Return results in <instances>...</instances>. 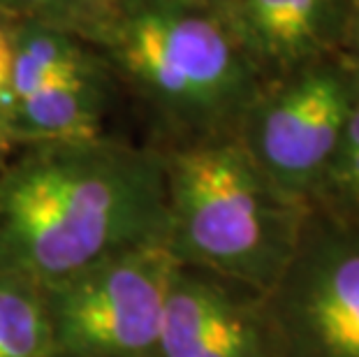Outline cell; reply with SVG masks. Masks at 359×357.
<instances>
[{"label": "cell", "mask_w": 359, "mask_h": 357, "mask_svg": "<svg viewBox=\"0 0 359 357\" xmlns=\"http://www.w3.org/2000/svg\"><path fill=\"white\" fill-rule=\"evenodd\" d=\"M309 207L339 218L359 220V77L341 142Z\"/></svg>", "instance_id": "obj_11"}, {"label": "cell", "mask_w": 359, "mask_h": 357, "mask_svg": "<svg viewBox=\"0 0 359 357\" xmlns=\"http://www.w3.org/2000/svg\"><path fill=\"white\" fill-rule=\"evenodd\" d=\"M339 56L359 70V0H350L346 33H343Z\"/></svg>", "instance_id": "obj_14"}, {"label": "cell", "mask_w": 359, "mask_h": 357, "mask_svg": "<svg viewBox=\"0 0 359 357\" xmlns=\"http://www.w3.org/2000/svg\"><path fill=\"white\" fill-rule=\"evenodd\" d=\"M177 267L151 244L42 288L51 357H156Z\"/></svg>", "instance_id": "obj_4"}, {"label": "cell", "mask_w": 359, "mask_h": 357, "mask_svg": "<svg viewBox=\"0 0 359 357\" xmlns=\"http://www.w3.org/2000/svg\"><path fill=\"white\" fill-rule=\"evenodd\" d=\"M109 7L111 0H0V19L7 24L35 21L67 30L93 47Z\"/></svg>", "instance_id": "obj_12"}, {"label": "cell", "mask_w": 359, "mask_h": 357, "mask_svg": "<svg viewBox=\"0 0 359 357\" xmlns=\"http://www.w3.org/2000/svg\"><path fill=\"white\" fill-rule=\"evenodd\" d=\"M156 357H287L262 292L206 269L174 271Z\"/></svg>", "instance_id": "obj_7"}, {"label": "cell", "mask_w": 359, "mask_h": 357, "mask_svg": "<svg viewBox=\"0 0 359 357\" xmlns=\"http://www.w3.org/2000/svg\"><path fill=\"white\" fill-rule=\"evenodd\" d=\"M264 299L287 357H359V220L309 207Z\"/></svg>", "instance_id": "obj_6"}, {"label": "cell", "mask_w": 359, "mask_h": 357, "mask_svg": "<svg viewBox=\"0 0 359 357\" xmlns=\"http://www.w3.org/2000/svg\"><path fill=\"white\" fill-rule=\"evenodd\" d=\"M114 86L116 79L95 49L81 65L12 100L10 135L14 149L104 137Z\"/></svg>", "instance_id": "obj_9"}, {"label": "cell", "mask_w": 359, "mask_h": 357, "mask_svg": "<svg viewBox=\"0 0 359 357\" xmlns=\"http://www.w3.org/2000/svg\"><path fill=\"white\" fill-rule=\"evenodd\" d=\"M357 67L323 58L266 81L236 140L278 191L311 204L341 142L357 93Z\"/></svg>", "instance_id": "obj_5"}, {"label": "cell", "mask_w": 359, "mask_h": 357, "mask_svg": "<svg viewBox=\"0 0 359 357\" xmlns=\"http://www.w3.org/2000/svg\"><path fill=\"white\" fill-rule=\"evenodd\" d=\"M93 49L133 95L160 154L236 137L266 83L218 14L177 0H111Z\"/></svg>", "instance_id": "obj_2"}, {"label": "cell", "mask_w": 359, "mask_h": 357, "mask_svg": "<svg viewBox=\"0 0 359 357\" xmlns=\"http://www.w3.org/2000/svg\"><path fill=\"white\" fill-rule=\"evenodd\" d=\"M165 234V163L149 144H30L0 163L3 274L49 288Z\"/></svg>", "instance_id": "obj_1"}, {"label": "cell", "mask_w": 359, "mask_h": 357, "mask_svg": "<svg viewBox=\"0 0 359 357\" xmlns=\"http://www.w3.org/2000/svg\"><path fill=\"white\" fill-rule=\"evenodd\" d=\"M42 288L0 271V357H51Z\"/></svg>", "instance_id": "obj_10"}, {"label": "cell", "mask_w": 359, "mask_h": 357, "mask_svg": "<svg viewBox=\"0 0 359 357\" xmlns=\"http://www.w3.org/2000/svg\"><path fill=\"white\" fill-rule=\"evenodd\" d=\"M163 163L165 244L174 260L269 292L294 253L309 204L283 195L236 137L165 151Z\"/></svg>", "instance_id": "obj_3"}, {"label": "cell", "mask_w": 359, "mask_h": 357, "mask_svg": "<svg viewBox=\"0 0 359 357\" xmlns=\"http://www.w3.org/2000/svg\"><path fill=\"white\" fill-rule=\"evenodd\" d=\"M10 24L0 19V163L14 151L10 135Z\"/></svg>", "instance_id": "obj_13"}, {"label": "cell", "mask_w": 359, "mask_h": 357, "mask_svg": "<svg viewBox=\"0 0 359 357\" xmlns=\"http://www.w3.org/2000/svg\"><path fill=\"white\" fill-rule=\"evenodd\" d=\"M177 3H183V5H188V7H195V10H206V12L218 14L227 3H230V0H177Z\"/></svg>", "instance_id": "obj_15"}, {"label": "cell", "mask_w": 359, "mask_h": 357, "mask_svg": "<svg viewBox=\"0 0 359 357\" xmlns=\"http://www.w3.org/2000/svg\"><path fill=\"white\" fill-rule=\"evenodd\" d=\"M350 0H230L218 17L264 81L339 56Z\"/></svg>", "instance_id": "obj_8"}]
</instances>
